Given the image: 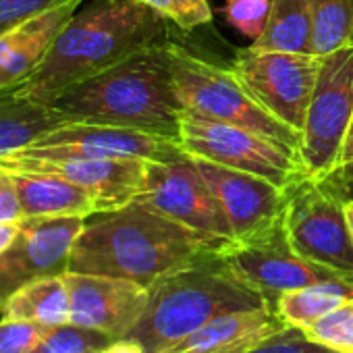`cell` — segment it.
<instances>
[{"mask_svg":"<svg viewBox=\"0 0 353 353\" xmlns=\"http://www.w3.org/2000/svg\"><path fill=\"white\" fill-rule=\"evenodd\" d=\"M229 243V239L198 233L141 202H131L85 219L73 245L69 272L114 276L150 287L162 276L223 252Z\"/></svg>","mask_w":353,"mask_h":353,"instance_id":"obj_1","label":"cell"},{"mask_svg":"<svg viewBox=\"0 0 353 353\" xmlns=\"http://www.w3.org/2000/svg\"><path fill=\"white\" fill-rule=\"evenodd\" d=\"M166 38V19L141 0H94L75 11L36 73L13 88L19 96L50 104L137 50Z\"/></svg>","mask_w":353,"mask_h":353,"instance_id":"obj_2","label":"cell"},{"mask_svg":"<svg viewBox=\"0 0 353 353\" xmlns=\"http://www.w3.org/2000/svg\"><path fill=\"white\" fill-rule=\"evenodd\" d=\"M166 40L71 85L50 104L69 121L129 127L176 141L183 106L174 90Z\"/></svg>","mask_w":353,"mask_h":353,"instance_id":"obj_3","label":"cell"},{"mask_svg":"<svg viewBox=\"0 0 353 353\" xmlns=\"http://www.w3.org/2000/svg\"><path fill=\"white\" fill-rule=\"evenodd\" d=\"M148 305L129 332L148 353H164L219 316L272 303L239 281L221 252L148 287Z\"/></svg>","mask_w":353,"mask_h":353,"instance_id":"obj_4","label":"cell"},{"mask_svg":"<svg viewBox=\"0 0 353 353\" xmlns=\"http://www.w3.org/2000/svg\"><path fill=\"white\" fill-rule=\"evenodd\" d=\"M166 48L183 112L254 131L299 152L301 133L266 110L231 67H221L170 40Z\"/></svg>","mask_w":353,"mask_h":353,"instance_id":"obj_5","label":"cell"},{"mask_svg":"<svg viewBox=\"0 0 353 353\" xmlns=\"http://www.w3.org/2000/svg\"><path fill=\"white\" fill-rule=\"evenodd\" d=\"M285 196L283 229L289 245L305 260L353 279V239L343 183L334 176L303 174L285 188Z\"/></svg>","mask_w":353,"mask_h":353,"instance_id":"obj_6","label":"cell"},{"mask_svg":"<svg viewBox=\"0 0 353 353\" xmlns=\"http://www.w3.org/2000/svg\"><path fill=\"white\" fill-rule=\"evenodd\" d=\"M353 119V36L322 57L316 88L301 129L299 158L305 174L328 179Z\"/></svg>","mask_w":353,"mask_h":353,"instance_id":"obj_7","label":"cell"},{"mask_svg":"<svg viewBox=\"0 0 353 353\" xmlns=\"http://www.w3.org/2000/svg\"><path fill=\"white\" fill-rule=\"evenodd\" d=\"M176 143L188 156L245 170L287 188L305 174L299 152L254 131L183 112Z\"/></svg>","mask_w":353,"mask_h":353,"instance_id":"obj_8","label":"cell"},{"mask_svg":"<svg viewBox=\"0 0 353 353\" xmlns=\"http://www.w3.org/2000/svg\"><path fill=\"white\" fill-rule=\"evenodd\" d=\"M322 57L314 52L237 50L231 69L254 98L276 119L301 133Z\"/></svg>","mask_w":353,"mask_h":353,"instance_id":"obj_9","label":"cell"},{"mask_svg":"<svg viewBox=\"0 0 353 353\" xmlns=\"http://www.w3.org/2000/svg\"><path fill=\"white\" fill-rule=\"evenodd\" d=\"M135 202L198 233L233 241V229L219 198L190 156L150 162L143 192Z\"/></svg>","mask_w":353,"mask_h":353,"instance_id":"obj_10","label":"cell"},{"mask_svg":"<svg viewBox=\"0 0 353 353\" xmlns=\"http://www.w3.org/2000/svg\"><path fill=\"white\" fill-rule=\"evenodd\" d=\"M85 225L81 216L23 219L17 235L0 254V301L21 287L69 272L73 245Z\"/></svg>","mask_w":353,"mask_h":353,"instance_id":"obj_11","label":"cell"},{"mask_svg":"<svg viewBox=\"0 0 353 353\" xmlns=\"http://www.w3.org/2000/svg\"><path fill=\"white\" fill-rule=\"evenodd\" d=\"M231 272L274 303L281 293L324 281H353L336 270L299 256L287 241L283 225L254 241H231L221 252Z\"/></svg>","mask_w":353,"mask_h":353,"instance_id":"obj_12","label":"cell"},{"mask_svg":"<svg viewBox=\"0 0 353 353\" xmlns=\"http://www.w3.org/2000/svg\"><path fill=\"white\" fill-rule=\"evenodd\" d=\"M7 170L52 172L88 192L100 212L123 208L139 198L145 185L150 160L141 158H59L38 156L28 150L0 158Z\"/></svg>","mask_w":353,"mask_h":353,"instance_id":"obj_13","label":"cell"},{"mask_svg":"<svg viewBox=\"0 0 353 353\" xmlns=\"http://www.w3.org/2000/svg\"><path fill=\"white\" fill-rule=\"evenodd\" d=\"M26 150L38 156L141 158L150 162H168L188 156L179 143L168 137L88 121H65Z\"/></svg>","mask_w":353,"mask_h":353,"instance_id":"obj_14","label":"cell"},{"mask_svg":"<svg viewBox=\"0 0 353 353\" xmlns=\"http://www.w3.org/2000/svg\"><path fill=\"white\" fill-rule=\"evenodd\" d=\"M190 158L219 198L233 229V241H254L283 225L285 188L245 170L229 168L204 158Z\"/></svg>","mask_w":353,"mask_h":353,"instance_id":"obj_15","label":"cell"},{"mask_svg":"<svg viewBox=\"0 0 353 353\" xmlns=\"http://www.w3.org/2000/svg\"><path fill=\"white\" fill-rule=\"evenodd\" d=\"M71 295V324L92 328L110 339L129 336L148 305V287L100 274L65 272Z\"/></svg>","mask_w":353,"mask_h":353,"instance_id":"obj_16","label":"cell"},{"mask_svg":"<svg viewBox=\"0 0 353 353\" xmlns=\"http://www.w3.org/2000/svg\"><path fill=\"white\" fill-rule=\"evenodd\" d=\"M83 0L52 9L0 36V90L19 88L46 59L57 36L75 15Z\"/></svg>","mask_w":353,"mask_h":353,"instance_id":"obj_17","label":"cell"},{"mask_svg":"<svg viewBox=\"0 0 353 353\" xmlns=\"http://www.w3.org/2000/svg\"><path fill=\"white\" fill-rule=\"evenodd\" d=\"M289 328L274 303L225 314L204 324L164 353H241L248 347Z\"/></svg>","mask_w":353,"mask_h":353,"instance_id":"obj_18","label":"cell"},{"mask_svg":"<svg viewBox=\"0 0 353 353\" xmlns=\"http://www.w3.org/2000/svg\"><path fill=\"white\" fill-rule=\"evenodd\" d=\"M15 179L23 219H59V216H81L90 219L100 212L98 202L52 172L36 170H9Z\"/></svg>","mask_w":353,"mask_h":353,"instance_id":"obj_19","label":"cell"},{"mask_svg":"<svg viewBox=\"0 0 353 353\" xmlns=\"http://www.w3.org/2000/svg\"><path fill=\"white\" fill-rule=\"evenodd\" d=\"M69 121L52 104L0 90V158L30 148L44 133Z\"/></svg>","mask_w":353,"mask_h":353,"instance_id":"obj_20","label":"cell"},{"mask_svg":"<svg viewBox=\"0 0 353 353\" xmlns=\"http://www.w3.org/2000/svg\"><path fill=\"white\" fill-rule=\"evenodd\" d=\"M0 318L30 320L44 326H61L71 320V295L63 276L34 281L15 291L5 303Z\"/></svg>","mask_w":353,"mask_h":353,"instance_id":"obj_21","label":"cell"},{"mask_svg":"<svg viewBox=\"0 0 353 353\" xmlns=\"http://www.w3.org/2000/svg\"><path fill=\"white\" fill-rule=\"evenodd\" d=\"M256 50L312 52L310 0H272L266 28L252 42Z\"/></svg>","mask_w":353,"mask_h":353,"instance_id":"obj_22","label":"cell"},{"mask_svg":"<svg viewBox=\"0 0 353 353\" xmlns=\"http://www.w3.org/2000/svg\"><path fill=\"white\" fill-rule=\"evenodd\" d=\"M351 297L353 281H324L281 293L274 299V307L289 326L305 328Z\"/></svg>","mask_w":353,"mask_h":353,"instance_id":"obj_23","label":"cell"},{"mask_svg":"<svg viewBox=\"0 0 353 353\" xmlns=\"http://www.w3.org/2000/svg\"><path fill=\"white\" fill-rule=\"evenodd\" d=\"M312 52L330 54L353 36V0H310Z\"/></svg>","mask_w":353,"mask_h":353,"instance_id":"obj_24","label":"cell"},{"mask_svg":"<svg viewBox=\"0 0 353 353\" xmlns=\"http://www.w3.org/2000/svg\"><path fill=\"white\" fill-rule=\"evenodd\" d=\"M301 330L312 343L334 353H353V297Z\"/></svg>","mask_w":353,"mask_h":353,"instance_id":"obj_25","label":"cell"},{"mask_svg":"<svg viewBox=\"0 0 353 353\" xmlns=\"http://www.w3.org/2000/svg\"><path fill=\"white\" fill-rule=\"evenodd\" d=\"M110 341L112 339L104 332L69 322L50 326L32 353H100Z\"/></svg>","mask_w":353,"mask_h":353,"instance_id":"obj_26","label":"cell"},{"mask_svg":"<svg viewBox=\"0 0 353 353\" xmlns=\"http://www.w3.org/2000/svg\"><path fill=\"white\" fill-rule=\"evenodd\" d=\"M141 3L183 32H192L212 21L208 0H141Z\"/></svg>","mask_w":353,"mask_h":353,"instance_id":"obj_27","label":"cell"},{"mask_svg":"<svg viewBox=\"0 0 353 353\" xmlns=\"http://www.w3.org/2000/svg\"><path fill=\"white\" fill-rule=\"evenodd\" d=\"M272 0H227L223 15L231 28L252 42L258 40L266 28Z\"/></svg>","mask_w":353,"mask_h":353,"instance_id":"obj_28","label":"cell"},{"mask_svg":"<svg viewBox=\"0 0 353 353\" xmlns=\"http://www.w3.org/2000/svg\"><path fill=\"white\" fill-rule=\"evenodd\" d=\"M50 326L30 320H0V353H32Z\"/></svg>","mask_w":353,"mask_h":353,"instance_id":"obj_29","label":"cell"},{"mask_svg":"<svg viewBox=\"0 0 353 353\" xmlns=\"http://www.w3.org/2000/svg\"><path fill=\"white\" fill-rule=\"evenodd\" d=\"M75 0H0V36Z\"/></svg>","mask_w":353,"mask_h":353,"instance_id":"obj_30","label":"cell"},{"mask_svg":"<svg viewBox=\"0 0 353 353\" xmlns=\"http://www.w3.org/2000/svg\"><path fill=\"white\" fill-rule=\"evenodd\" d=\"M241 353H334L322 345L312 343L301 328H285L252 347H248Z\"/></svg>","mask_w":353,"mask_h":353,"instance_id":"obj_31","label":"cell"},{"mask_svg":"<svg viewBox=\"0 0 353 353\" xmlns=\"http://www.w3.org/2000/svg\"><path fill=\"white\" fill-rule=\"evenodd\" d=\"M23 212L13 174L0 166V223H21Z\"/></svg>","mask_w":353,"mask_h":353,"instance_id":"obj_32","label":"cell"},{"mask_svg":"<svg viewBox=\"0 0 353 353\" xmlns=\"http://www.w3.org/2000/svg\"><path fill=\"white\" fill-rule=\"evenodd\" d=\"M332 176L341 183H347L353 179V119H351V125L347 129V135H345V141H343L339 162H336Z\"/></svg>","mask_w":353,"mask_h":353,"instance_id":"obj_33","label":"cell"},{"mask_svg":"<svg viewBox=\"0 0 353 353\" xmlns=\"http://www.w3.org/2000/svg\"><path fill=\"white\" fill-rule=\"evenodd\" d=\"M100 353H148V351L131 336H123V339H112Z\"/></svg>","mask_w":353,"mask_h":353,"instance_id":"obj_34","label":"cell"},{"mask_svg":"<svg viewBox=\"0 0 353 353\" xmlns=\"http://www.w3.org/2000/svg\"><path fill=\"white\" fill-rule=\"evenodd\" d=\"M19 223H0V254L7 250V245L13 241V237L17 235Z\"/></svg>","mask_w":353,"mask_h":353,"instance_id":"obj_35","label":"cell"},{"mask_svg":"<svg viewBox=\"0 0 353 353\" xmlns=\"http://www.w3.org/2000/svg\"><path fill=\"white\" fill-rule=\"evenodd\" d=\"M345 214H347V223H349V231H351V239H353V200L345 202Z\"/></svg>","mask_w":353,"mask_h":353,"instance_id":"obj_36","label":"cell"},{"mask_svg":"<svg viewBox=\"0 0 353 353\" xmlns=\"http://www.w3.org/2000/svg\"><path fill=\"white\" fill-rule=\"evenodd\" d=\"M343 192H345L347 200H353V179L347 181V183H343Z\"/></svg>","mask_w":353,"mask_h":353,"instance_id":"obj_37","label":"cell"},{"mask_svg":"<svg viewBox=\"0 0 353 353\" xmlns=\"http://www.w3.org/2000/svg\"><path fill=\"white\" fill-rule=\"evenodd\" d=\"M0 314H3V301H0Z\"/></svg>","mask_w":353,"mask_h":353,"instance_id":"obj_38","label":"cell"}]
</instances>
